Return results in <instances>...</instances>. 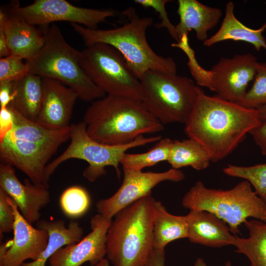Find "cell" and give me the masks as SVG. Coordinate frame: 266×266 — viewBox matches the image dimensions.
Returning <instances> with one entry per match:
<instances>
[{"label": "cell", "mask_w": 266, "mask_h": 266, "mask_svg": "<svg viewBox=\"0 0 266 266\" xmlns=\"http://www.w3.org/2000/svg\"><path fill=\"white\" fill-rule=\"evenodd\" d=\"M261 121L257 110L209 96L200 88L184 132L199 141L217 162L230 155Z\"/></svg>", "instance_id": "obj_1"}, {"label": "cell", "mask_w": 266, "mask_h": 266, "mask_svg": "<svg viewBox=\"0 0 266 266\" xmlns=\"http://www.w3.org/2000/svg\"><path fill=\"white\" fill-rule=\"evenodd\" d=\"M83 122L91 138L110 145L127 144L140 135L164 128L142 100L108 95L92 102Z\"/></svg>", "instance_id": "obj_2"}, {"label": "cell", "mask_w": 266, "mask_h": 266, "mask_svg": "<svg viewBox=\"0 0 266 266\" xmlns=\"http://www.w3.org/2000/svg\"><path fill=\"white\" fill-rule=\"evenodd\" d=\"M122 14L127 18L128 22L113 29H91L77 24H70L86 46L102 43L117 50L139 79L149 70L176 74L177 66L174 60L158 55L147 42L146 33L153 24V18L139 16L133 7L124 10Z\"/></svg>", "instance_id": "obj_3"}, {"label": "cell", "mask_w": 266, "mask_h": 266, "mask_svg": "<svg viewBox=\"0 0 266 266\" xmlns=\"http://www.w3.org/2000/svg\"><path fill=\"white\" fill-rule=\"evenodd\" d=\"M156 200L146 196L119 211L106 236L107 259L112 266H145L153 248Z\"/></svg>", "instance_id": "obj_4"}, {"label": "cell", "mask_w": 266, "mask_h": 266, "mask_svg": "<svg viewBox=\"0 0 266 266\" xmlns=\"http://www.w3.org/2000/svg\"><path fill=\"white\" fill-rule=\"evenodd\" d=\"M43 45L26 61L30 72L54 79L71 88L79 99L93 102L106 94L90 79L80 63V51L70 45L55 24L42 26Z\"/></svg>", "instance_id": "obj_5"}, {"label": "cell", "mask_w": 266, "mask_h": 266, "mask_svg": "<svg viewBox=\"0 0 266 266\" xmlns=\"http://www.w3.org/2000/svg\"><path fill=\"white\" fill-rule=\"evenodd\" d=\"M182 206L190 211L205 210L223 220L234 235L249 218L266 222V205L246 180L228 190L207 188L199 180L185 194Z\"/></svg>", "instance_id": "obj_6"}, {"label": "cell", "mask_w": 266, "mask_h": 266, "mask_svg": "<svg viewBox=\"0 0 266 266\" xmlns=\"http://www.w3.org/2000/svg\"><path fill=\"white\" fill-rule=\"evenodd\" d=\"M70 140L66 149L58 157L47 165L44 184L49 187L51 175L63 162L71 159L87 162L88 166L83 172V176L90 182H94L106 174L105 167L112 166L118 177L120 175L119 165L123 155L132 148L157 142L161 135L145 137L140 135L133 141L124 145H110L101 143L91 138L88 134L83 121L70 125Z\"/></svg>", "instance_id": "obj_7"}, {"label": "cell", "mask_w": 266, "mask_h": 266, "mask_svg": "<svg viewBox=\"0 0 266 266\" xmlns=\"http://www.w3.org/2000/svg\"><path fill=\"white\" fill-rule=\"evenodd\" d=\"M142 102L164 125L185 124L196 101L200 87L187 76L149 70L139 79Z\"/></svg>", "instance_id": "obj_8"}, {"label": "cell", "mask_w": 266, "mask_h": 266, "mask_svg": "<svg viewBox=\"0 0 266 266\" xmlns=\"http://www.w3.org/2000/svg\"><path fill=\"white\" fill-rule=\"evenodd\" d=\"M80 63L92 81L106 95L142 100L140 80L114 48L96 43L80 51Z\"/></svg>", "instance_id": "obj_9"}, {"label": "cell", "mask_w": 266, "mask_h": 266, "mask_svg": "<svg viewBox=\"0 0 266 266\" xmlns=\"http://www.w3.org/2000/svg\"><path fill=\"white\" fill-rule=\"evenodd\" d=\"M16 15L28 23L45 26L55 22H68L96 29L101 23L114 16L112 9H98L74 5L66 0H35L21 6L18 2L8 6Z\"/></svg>", "instance_id": "obj_10"}, {"label": "cell", "mask_w": 266, "mask_h": 266, "mask_svg": "<svg viewBox=\"0 0 266 266\" xmlns=\"http://www.w3.org/2000/svg\"><path fill=\"white\" fill-rule=\"evenodd\" d=\"M123 180L118 190L111 197L101 199L96 204L98 214L112 220L120 210L151 194L152 190L161 182H179L185 178L180 169L170 168L163 172L134 170L123 167Z\"/></svg>", "instance_id": "obj_11"}, {"label": "cell", "mask_w": 266, "mask_h": 266, "mask_svg": "<svg viewBox=\"0 0 266 266\" xmlns=\"http://www.w3.org/2000/svg\"><path fill=\"white\" fill-rule=\"evenodd\" d=\"M258 62L257 57L250 53L232 58L222 57L210 70V90L223 100L239 104L255 77Z\"/></svg>", "instance_id": "obj_12"}, {"label": "cell", "mask_w": 266, "mask_h": 266, "mask_svg": "<svg viewBox=\"0 0 266 266\" xmlns=\"http://www.w3.org/2000/svg\"><path fill=\"white\" fill-rule=\"evenodd\" d=\"M14 215L13 239L0 245V266H20L28 259L36 260L46 248L47 232L33 227L8 196Z\"/></svg>", "instance_id": "obj_13"}, {"label": "cell", "mask_w": 266, "mask_h": 266, "mask_svg": "<svg viewBox=\"0 0 266 266\" xmlns=\"http://www.w3.org/2000/svg\"><path fill=\"white\" fill-rule=\"evenodd\" d=\"M112 220L98 213L93 216L91 232L79 241L56 251L48 260L49 266H80L86 262L95 266L106 255V236Z\"/></svg>", "instance_id": "obj_14"}, {"label": "cell", "mask_w": 266, "mask_h": 266, "mask_svg": "<svg viewBox=\"0 0 266 266\" xmlns=\"http://www.w3.org/2000/svg\"><path fill=\"white\" fill-rule=\"evenodd\" d=\"M57 150L55 147L7 136L0 141L2 163L17 168L34 184L45 185L46 167Z\"/></svg>", "instance_id": "obj_15"}, {"label": "cell", "mask_w": 266, "mask_h": 266, "mask_svg": "<svg viewBox=\"0 0 266 266\" xmlns=\"http://www.w3.org/2000/svg\"><path fill=\"white\" fill-rule=\"evenodd\" d=\"M0 188L32 224L39 220L40 211L50 201L48 188L43 184L33 183L28 178L22 183L17 177L13 167L3 163L0 165Z\"/></svg>", "instance_id": "obj_16"}, {"label": "cell", "mask_w": 266, "mask_h": 266, "mask_svg": "<svg viewBox=\"0 0 266 266\" xmlns=\"http://www.w3.org/2000/svg\"><path fill=\"white\" fill-rule=\"evenodd\" d=\"M42 101L35 122L52 130L69 128L77 94L57 80L42 78Z\"/></svg>", "instance_id": "obj_17"}, {"label": "cell", "mask_w": 266, "mask_h": 266, "mask_svg": "<svg viewBox=\"0 0 266 266\" xmlns=\"http://www.w3.org/2000/svg\"><path fill=\"white\" fill-rule=\"evenodd\" d=\"M0 29L4 32L10 55L27 61L34 57L43 45L42 30L18 17L8 6L0 8Z\"/></svg>", "instance_id": "obj_18"}, {"label": "cell", "mask_w": 266, "mask_h": 266, "mask_svg": "<svg viewBox=\"0 0 266 266\" xmlns=\"http://www.w3.org/2000/svg\"><path fill=\"white\" fill-rule=\"evenodd\" d=\"M188 238L192 243L219 248L234 245L237 235L214 214L205 211H190Z\"/></svg>", "instance_id": "obj_19"}, {"label": "cell", "mask_w": 266, "mask_h": 266, "mask_svg": "<svg viewBox=\"0 0 266 266\" xmlns=\"http://www.w3.org/2000/svg\"><path fill=\"white\" fill-rule=\"evenodd\" d=\"M177 3L179 22L175 28L179 39L183 34L194 30L197 39L203 42L208 38V31L219 23L221 10L197 0H178Z\"/></svg>", "instance_id": "obj_20"}, {"label": "cell", "mask_w": 266, "mask_h": 266, "mask_svg": "<svg viewBox=\"0 0 266 266\" xmlns=\"http://www.w3.org/2000/svg\"><path fill=\"white\" fill-rule=\"evenodd\" d=\"M233 1L227 2L225 14L217 32L203 42L204 46L210 47L227 40L246 42L253 45L257 51L263 48L266 50V41L263 33L266 30V22L258 29H251L241 23L234 14Z\"/></svg>", "instance_id": "obj_21"}, {"label": "cell", "mask_w": 266, "mask_h": 266, "mask_svg": "<svg viewBox=\"0 0 266 266\" xmlns=\"http://www.w3.org/2000/svg\"><path fill=\"white\" fill-rule=\"evenodd\" d=\"M36 228L46 231L49 239L46 248L35 261L24 263L20 266H46L51 257L62 247L79 241L83 229L77 221H71L67 226L62 219L39 220Z\"/></svg>", "instance_id": "obj_22"}, {"label": "cell", "mask_w": 266, "mask_h": 266, "mask_svg": "<svg viewBox=\"0 0 266 266\" xmlns=\"http://www.w3.org/2000/svg\"><path fill=\"white\" fill-rule=\"evenodd\" d=\"M14 114V125L6 136L56 148L69 139V127L63 130H52L31 121L19 114L10 104ZM5 136V137H6Z\"/></svg>", "instance_id": "obj_23"}, {"label": "cell", "mask_w": 266, "mask_h": 266, "mask_svg": "<svg viewBox=\"0 0 266 266\" xmlns=\"http://www.w3.org/2000/svg\"><path fill=\"white\" fill-rule=\"evenodd\" d=\"M189 216L169 213L161 202L156 200L154 206L153 248L165 249L169 242L188 238Z\"/></svg>", "instance_id": "obj_24"}, {"label": "cell", "mask_w": 266, "mask_h": 266, "mask_svg": "<svg viewBox=\"0 0 266 266\" xmlns=\"http://www.w3.org/2000/svg\"><path fill=\"white\" fill-rule=\"evenodd\" d=\"M13 84L14 98L10 104L21 115L35 122L43 98L42 78L29 72Z\"/></svg>", "instance_id": "obj_25"}, {"label": "cell", "mask_w": 266, "mask_h": 266, "mask_svg": "<svg viewBox=\"0 0 266 266\" xmlns=\"http://www.w3.org/2000/svg\"><path fill=\"white\" fill-rule=\"evenodd\" d=\"M167 162L174 169L189 166L201 170L206 168L211 161L205 148L196 140L188 138L173 140Z\"/></svg>", "instance_id": "obj_26"}, {"label": "cell", "mask_w": 266, "mask_h": 266, "mask_svg": "<svg viewBox=\"0 0 266 266\" xmlns=\"http://www.w3.org/2000/svg\"><path fill=\"white\" fill-rule=\"evenodd\" d=\"M248 231L249 236H237L234 246L236 252L244 255L250 266H266V222L253 219L243 224Z\"/></svg>", "instance_id": "obj_27"}, {"label": "cell", "mask_w": 266, "mask_h": 266, "mask_svg": "<svg viewBox=\"0 0 266 266\" xmlns=\"http://www.w3.org/2000/svg\"><path fill=\"white\" fill-rule=\"evenodd\" d=\"M172 141L169 138H162L147 152L137 154L126 153L120 161V165L122 167L142 171L145 167L167 161Z\"/></svg>", "instance_id": "obj_28"}, {"label": "cell", "mask_w": 266, "mask_h": 266, "mask_svg": "<svg viewBox=\"0 0 266 266\" xmlns=\"http://www.w3.org/2000/svg\"><path fill=\"white\" fill-rule=\"evenodd\" d=\"M223 172L228 176L247 181L266 205V163L248 166L228 165Z\"/></svg>", "instance_id": "obj_29"}, {"label": "cell", "mask_w": 266, "mask_h": 266, "mask_svg": "<svg viewBox=\"0 0 266 266\" xmlns=\"http://www.w3.org/2000/svg\"><path fill=\"white\" fill-rule=\"evenodd\" d=\"M59 202L62 211L67 217L77 218L84 215L89 210L91 198L85 188L74 185L63 192Z\"/></svg>", "instance_id": "obj_30"}, {"label": "cell", "mask_w": 266, "mask_h": 266, "mask_svg": "<svg viewBox=\"0 0 266 266\" xmlns=\"http://www.w3.org/2000/svg\"><path fill=\"white\" fill-rule=\"evenodd\" d=\"M252 86L247 91L239 104L247 108L256 109L266 105V62H258Z\"/></svg>", "instance_id": "obj_31"}, {"label": "cell", "mask_w": 266, "mask_h": 266, "mask_svg": "<svg viewBox=\"0 0 266 266\" xmlns=\"http://www.w3.org/2000/svg\"><path fill=\"white\" fill-rule=\"evenodd\" d=\"M171 46L180 48L187 55L189 59L187 63L189 69L197 85L205 87L210 90V71L204 69L198 63L195 58L194 51L189 45L188 34H183L178 42L172 43Z\"/></svg>", "instance_id": "obj_32"}, {"label": "cell", "mask_w": 266, "mask_h": 266, "mask_svg": "<svg viewBox=\"0 0 266 266\" xmlns=\"http://www.w3.org/2000/svg\"><path fill=\"white\" fill-rule=\"evenodd\" d=\"M13 55L0 59V83L13 82L30 72L27 62Z\"/></svg>", "instance_id": "obj_33"}, {"label": "cell", "mask_w": 266, "mask_h": 266, "mask_svg": "<svg viewBox=\"0 0 266 266\" xmlns=\"http://www.w3.org/2000/svg\"><path fill=\"white\" fill-rule=\"evenodd\" d=\"M135 2L145 8H152L159 13L161 22L155 25L157 28H166L172 38L177 42L179 38L175 26L171 23L166 9V5L171 1L168 0H135Z\"/></svg>", "instance_id": "obj_34"}, {"label": "cell", "mask_w": 266, "mask_h": 266, "mask_svg": "<svg viewBox=\"0 0 266 266\" xmlns=\"http://www.w3.org/2000/svg\"><path fill=\"white\" fill-rule=\"evenodd\" d=\"M8 196L0 188V235L13 231L14 215L12 208L8 200Z\"/></svg>", "instance_id": "obj_35"}, {"label": "cell", "mask_w": 266, "mask_h": 266, "mask_svg": "<svg viewBox=\"0 0 266 266\" xmlns=\"http://www.w3.org/2000/svg\"><path fill=\"white\" fill-rule=\"evenodd\" d=\"M14 120V114L9 105L7 107L0 108V141L13 129Z\"/></svg>", "instance_id": "obj_36"}, {"label": "cell", "mask_w": 266, "mask_h": 266, "mask_svg": "<svg viewBox=\"0 0 266 266\" xmlns=\"http://www.w3.org/2000/svg\"><path fill=\"white\" fill-rule=\"evenodd\" d=\"M249 133L259 147L261 154L266 156V120L261 121Z\"/></svg>", "instance_id": "obj_37"}, {"label": "cell", "mask_w": 266, "mask_h": 266, "mask_svg": "<svg viewBox=\"0 0 266 266\" xmlns=\"http://www.w3.org/2000/svg\"><path fill=\"white\" fill-rule=\"evenodd\" d=\"M14 98L13 82L0 83V108L8 106Z\"/></svg>", "instance_id": "obj_38"}, {"label": "cell", "mask_w": 266, "mask_h": 266, "mask_svg": "<svg viewBox=\"0 0 266 266\" xmlns=\"http://www.w3.org/2000/svg\"><path fill=\"white\" fill-rule=\"evenodd\" d=\"M165 249L153 248L149 256L145 266H165Z\"/></svg>", "instance_id": "obj_39"}, {"label": "cell", "mask_w": 266, "mask_h": 266, "mask_svg": "<svg viewBox=\"0 0 266 266\" xmlns=\"http://www.w3.org/2000/svg\"><path fill=\"white\" fill-rule=\"evenodd\" d=\"M10 55V53L4 32L0 29V57L3 58Z\"/></svg>", "instance_id": "obj_40"}, {"label": "cell", "mask_w": 266, "mask_h": 266, "mask_svg": "<svg viewBox=\"0 0 266 266\" xmlns=\"http://www.w3.org/2000/svg\"><path fill=\"white\" fill-rule=\"evenodd\" d=\"M259 119L260 121L266 120V105L262 106L257 109Z\"/></svg>", "instance_id": "obj_41"}, {"label": "cell", "mask_w": 266, "mask_h": 266, "mask_svg": "<svg viewBox=\"0 0 266 266\" xmlns=\"http://www.w3.org/2000/svg\"><path fill=\"white\" fill-rule=\"evenodd\" d=\"M193 266H207V265L203 259L200 258L196 260Z\"/></svg>", "instance_id": "obj_42"}, {"label": "cell", "mask_w": 266, "mask_h": 266, "mask_svg": "<svg viewBox=\"0 0 266 266\" xmlns=\"http://www.w3.org/2000/svg\"><path fill=\"white\" fill-rule=\"evenodd\" d=\"M224 266H232V265L230 261H228L225 263Z\"/></svg>", "instance_id": "obj_43"}]
</instances>
